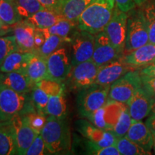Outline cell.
Listing matches in <instances>:
<instances>
[{"label":"cell","mask_w":155,"mask_h":155,"mask_svg":"<svg viewBox=\"0 0 155 155\" xmlns=\"http://www.w3.org/2000/svg\"><path fill=\"white\" fill-rule=\"evenodd\" d=\"M72 44V66L78 64L91 61L94 50L95 35L84 30L78 31L73 36L71 41Z\"/></svg>","instance_id":"9"},{"label":"cell","mask_w":155,"mask_h":155,"mask_svg":"<svg viewBox=\"0 0 155 155\" xmlns=\"http://www.w3.org/2000/svg\"><path fill=\"white\" fill-rule=\"evenodd\" d=\"M154 99V96L144 86L137 89L127 104L132 120L139 121L150 115Z\"/></svg>","instance_id":"12"},{"label":"cell","mask_w":155,"mask_h":155,"mask_svg":"<svg viewBox=\"0 0 155 155\" xmlns=\"http://www.w3.org/2000/svg\"><path fill=\"white\" fill-rule=\"evenodd\" d=\"M134 1L136 5L141 6L144 5V4L146 3L148 0H134Z\"/></svg>","instance_id":"47"},{"label":"cell","mask_w":155,"mask_h":155,"mask_svg":"<svg viewBox=\"0 0 155 155\" xmlns=\"http://www.w3.org/2000/svg\"><path fill=\"white\" fill-rule=\"evenodd\" d=\"M142 10L148 29L149 40L150 42L155 43V0L147 2Z\"/></svg>","instance_id":"32"},{"label":"cell","mask_w":155,"mask_h":155,"mask_svg":"<svg viewBox=\"0 0 155 155\" xmlns=\"http://www.w3.org/2000/svg\"><path fill=\"white\" fill-rule=\"evenodd\" d=\"M121 56L112 45L104 31L95 35L94 50L91 61L98 66H102Z\"/></svg>","instance_id":"15"},{"label":"cell","mask_w":155,"mask_h":155,"mask_svg":"<svg viewBox=\"0 0 155 155\" xmlns=\"http://www.w3.org/2000/svg\"><path fill=\"white\" fill-rule=\"evenodd\" d=\"M40 134L50 154H61L71 150V134L66 119L48 116Z\"/></svg>","instance_id":"2"},{"label":"cell","mask_w":155,"mask_h":155,"mask_svg":"<svg viewBox=\"0 0 155 155\" xmlns=\"http://www.w3.org/2000/svg\"><path fill=\"white\" fill-rule=\"evenodd\" d=\"M110 86L94 84L83 89L78 98V109L83 117H90L95 111L106 104Z\"/></svg>","instance_id":"4"},{"label":"cell","mask_w":155,"mask_h":155,"mask_svg":"<svg viewBox=\"0 0 155 155\" xmlns=\"http://www.w3.org/2000/svg\"><path fill=\"white\" fill-rule=\"evenodd\" d=\"M124 61L133 69L147 67L155 62V43H148L122 56Z\"/></svg>","instance_id":"17"},{"label":"cell","mask_w":155,"mask_h":155,"mask_svg":"<svg viewBox=\"0 0 155 155\" xmlns=\"http://www.w3.org/2000/svg\"><path fill=\"white\" fill-rule=\"evenodd\" d=\"M151 114H155V96H154V103H153L152 109V113H151Z\"/></svg>","instance_id":"49"},{"label":"cell","mask_w":155,"mask_h":155,"mask_svg":"<svg viewBox=\"0 0 155 155\" xmlns=\"http://www.w3.org/2000/svg\"><path fill=\"white\" fill-rule=\"evenodd\" d=\"M152 137H153V150L155 153V131H152Z\"/></svg>","instance_id":"48"},{"label":"cell","mask_w":155,"mask_h":155,"mask_svg":"<svg viewBox=\"0 0 155 155\" xmlns=\"http://www.w3.org/2000/svg\"><path fill=\"white\" fill-rule=\"evenodd\" d=\"M106 108L105 106H103L99 109L95 111L90 117L88 119L90 120L91 122L96 127L100 128V129H106V130L110 131L109 125L108 124L106 119Z\"/></svg>","instance_id":"37"},{"label":"cell","mask_w":155,"mask_h":155,"mask_svg":"<svg viewBox=\"0 0 155 155\" xmlns=\"http://www.w3.org/2000/svg\"><path fill=\"white\" fill-rule=\"evenodd\" d=\"M25 95L0 82V121L7 123L21 114L26 102Z\"/></svg>","instance_id":"6"},{"label":"cell","mask_w":155,"mask_h":155,"mask_svg":"<svg viewBox=\"0 0 155 155\" xmlns=\"http://www.w3.org/2000/svg\"><path fill=\"white\" fill-rule=\"evenodd\" d=\"M114 0H94L83 11L78 19V28L93 35L104 31L113 15Z\"/></svg>","instance_id":"1"},{"label":"cell","mask_w":155,"mask_h":155,"mask_svg":"<svg viewBox=\"0 0 155 155\" xmlns=\"http://www.w3.org/2000/svg\"><path fill=\"white\" fill-rule=\"evenodd\" d=\"M0 82L15 91L25 94L32 91L35 86L29 78L27 73L22 72H0Z\"/></svg>","instance_id":"20"},{"label":"cell","mask_w":155,"mask_h":155,"mask_svg":"<svg viewBox=\"0 0 155 155\" xmlns=\"http://www.w3.org/2000/svg\"><path fill=\"white\" fill-rule=\"evenodd\" d=\"M114 1H115L116 7L124 12H129L136 7V4L134 0H114Z\"/></svg>","instance_id":"41"},{"label":"cell","mask_w":155,"mask_h":155,"mask_svg":"<svg viewBox=\"0 0 155 155\" xmlns=\"http://www.w3.org/2000/svg\"><path fill=\"white\" fill-rule=\"evenodd\" d=\"M18 50L19 48L15 35L0 37V68L9 54Z\"/></svg>","instance_id":"34"},{"label":"cell","mask_w":155,"mask_h":155,"mask_svg":"<svg viewBox=\"0 0 155 155\" xmlns=\"http://www.w3.org/2000/svg\"><path fill=\"white\" fill-rule=\"evenodd\" d=\"M25 116H26L31 127L38 134L41 133V131L45 124L46 119H47L45 115L35 111L26 114Z\"/></svg>","instance_id":"36"},{"label":"cell","mask_w":155,"mask_h":155,"mask_svg":"<svg viewBox=\"0 0 155 155\" xmlns=\"http://www.w3.org/2000/svg\"><path fill=\"white\" fill-rule=\"evenodd\" d=\"M5 124V123H3V122H1V121H0V126L2 125V124Z\"/></svg>","instance_id":"50"},{"label":"cell","mask_w":155,"mask_h":155,"mask_svg":"<svg viewBox=\"0 0 155 155\" xmlns=\"http://www.w3.org/2000/svg\"><path fill=\"white\" fill-rule=\"evenodd\" d=\"M146 124L151 131H155V114H152L146 121Z\"/></svg>","instance_id":"46"},{"label":"cell","mask_w":155,"mask_h":155,"mask_svg":"<svg viewBox=\"0 0 155 155\" xmlns=\"http://www.w3.org/2000/svg\"><path fill=\"white\" fill-rule=\"evenodd\" d=\"M40 30L43 32L45 38L49 35H55L63 38L73 39L75 34L79 30V28L78 25L76 23L63 18L53 26L46 29H40Z\"/></svg>","instance_id":"25"},{"label":"cell","mask_w":155,"mask_h":155,"mask_svg":"<svg viewBox=\"0 0 155 155\" xmlns=\"http://www.w3.org/2000/svg\"><path fill=\"white\" fill-rule=\"evenodd\" d=\"M36 85L42 89L49 96L58 95L64 91V86L62 83L52 79H43L37 83Z\"/></svg>","instance_id":"35"},{"label":"cell","mask_w":155,"mask_h":155,"mask_svg":"<svg viewBox=\"0 0 155 155\" xmlns=\"http://www.w3.org/2000/svg\"><path fill=\"white\" fill-rule=\"evenodd\" d=\"M45 41V37L43 32L40 29L36 28L35 37V49L34 53H35L36 50L41 47Z\"/></svg>","instance_id":"43"},{"label":"cell","mask_w":155,"mask_h":155,"mask_svg":"<svg viewBox=\"0 0 155 155\" xmlns=\"http://www.w3.org/2000/svg\"><path fill=\"white\" fill-rule=\"evenodd\" d=\"M45 150H47V149L45 141L41 134H39L28 148L25 155H43L45 154Z\"/></svg>","instance_id":"38"},{"label":"cell","mask_w":155,"mask_h":155,"mask_svg":"<svg viewBox=\"0 0 155 155\" xmlns=\"http://www.w3.org/2000/svg\"><path fill=\"white\" fill-rule=\"evenodd\" d=\"M63 18V17L59 13L45 8L26 19L37 28L46 29L53 26Z\"/></svg>","instance_id":"24"},{"label":"cell","mask_w":155,"mask_h":155,"mask_svg":"<svg viewBox=\"0 0 155 155\" xmlns=\"http://www.w3.org/2000/svg\"><path fill=\"white\" fill-rule=\"evenodd\" d=\"M94 1V0H63L61 15L63 18L78 24L81 14Z\"/></svg>","instance_id":"22"},{"label":"cell","mask_w":155,"mask_h":155,"mask_svg":"<svg viewBox=\"0 0 155 155\" xmlns=\"http://www.w3.org/2000/svg\"><path fill=\"white\" fill-rule=\"evenodd\" d=\"M125 137L131 141L137 143L147 152L151 153L153 149V137L152 131L146 123L141 120H132L131 124Z\"/></svg>","instance_id":"18"},{"label":"cell","mask_w":155,"mask_h":155,"mask_svg":"<svg viewBox=\"0 0 155 155\" xmlns=\"http://www.w3.org/2000/svg\"><path fill=\"white\" fill-rule=\"evenodd\" d=\"M0 19L6 25L11 26L22 20L15 0H0Z\"/></svg>","instance_id":"27"},{"label":"cell","mask_w":155,"mask_h":155,"mask_svg":"<svg viewBox=\"0 0 155 155\" xmlns=\"http://www.w3.org/2000/svg\"><path fill=\"white\" fill-rule=\"evenodd\" d=\"M128 15L115 7L113 15L104 31L112 45L120 55H124L127 38Z\"/></svg>","instance_id":"7"},{"label":"cell","mask_w":155,"mask_h":155,"mask_svg":"<svg viewBox=\"0 0 155 155\" xmlns=\"http://www.w3.org/2000/svg\"><path fill=\"white\" fill-rule=\"evenodd\" d=\"M46 115L53 116L58 119H66L67 104L64 91L58 95L49 97L46 108Z\"/></svg>","instance_id":"26"},{"label":"cell","mask_w":155,"mask_h":155,"mask_svg":"<svg viewBox=\"0 0 155 155\" xmlns=\"http://www.w3.org/2000/svg\"><path fill=\"white\" fill-rule=\"evenodd\" d=\"M134 70L120 57L99 68L94 84L111 86L129 71Z\"/></svg>","instance_id":"14"},{"label":"cell","mask_w":155,"mask_h":155,"mask_svg":"<svg viewBox=\"0 0 155 155\" xmlns=\"http://www.w3.org/2000/svg\"><path fill=\"white\" fill-rule=\"evenodd\" d=\"M10 121L15 129L17 154L25 155L28 148L39 134L31 127L25 115L17 116Z\"/></svg>","instance_id":"13"},{"label":"cell","mask_w":155,"mask_h":155,"mask_svg":"<svg viewBox=\"0 0 155 155\" xmlns=\"http://www.w3.org/2000/svg\"><path fill=\"white\" fill-rule=\"evenodd\" d=\"M131 122H132V119L129 114L128 106H124L119 118L111 131L117 139L124 137L130 127Z\"/></svg>","instance_id":"29"},{"label":"cell","mask_w":155,"mask_h":155,"mask_svg":"<svg viewBox=\"0 0 155 155\" xmlns=\"http://www.w3.org/2000/svg\"><path fill=\"white\" fill-rule=\"evenodd\" d=\"M71 41H72V39L52 35L45 38V41L42 44V45L37 50L35 53L43 56L45 58H48L55 50L61 48V46L63 45L64 44L71 42Z\"/></svg>","instance_id":"28"},{"label":"cell","mask_w":155,"mask_h":155,"mask_svg":"<svg viewBox=\"0 0 155 155\" xmlns=\"http://www.w3.org/2000/svg\"><path fill=\"white\" fill-rule=\"evenodd\" d=\"M34 55L33 52H25L20 50L14 51L5 58L0 68V72L27 73L29 63Z\"/></svg>","instance_id":"19"},{"label":"cell","mask_w":155,"mask_h":155,"mask_svg":"<svg viewBox=\"0 0 155 155\" xmlns=\"http://www.w3.org/2000/svg\"><path fill=\"white\" fill-rule=\"evenodd\" d=\"M116 147L119 150L121 155H147L152 154L147 152L142 147L137 143L131 141L127 137H123L118 138L116 143Z\"/></svg>","instance_id":"30"},{"label":"cell","mask_w":155,"mask_h":155,"mask_svg":"<svg viewBox=\"0 0 155 155\" xmlns=\"http://www.w3.org/2000/svg\"><path fill=\"white\" fill-rule=\"evenodd\" d=\"M49 97L42 89L37 85L33 87L31 94V99L33 102L36 111L38 113L46 115V108L48 106Z\"/></svg>","instance_id":"33"},{"label":"cell","mask_w":155,"mask_h":155,"mask_svg":"<svg viewBox=\"0 0 155 155\" xmlns=\"http://www.w3.org/2000/svg\"><path fill=\"white\" fill-rule=\"evenodd\" d=\"M45 9L55 11L61 14L63 0H38Z\"/></svg>","instance_id":"40"},{"label":"cell","mask_w":155,"mask_h":155,"mask_svg":"<svg viewBox=\"0 0 155 155\" xmlns=\"http://www.w3.org/2000/svg\"><path fill=\"white\" fill-rule=\"evenodd\" d=\"M142 80L143 86L147 90L155 96V77L147 76V75H141Z\"/></svg>","instance_id":"42"},{"label":"cell","mask_w":155,"mask_h":155,"mask_svg":"<svg viewBox=\"0 0 155 155\" xmlns=\"http://www.w3.org/2000/svg\"><path fill=\"white\" fill-rule=\"evenodd\" d=\"M17 154L15 129L11 121L0 126V155Z\"/></svg>","instance_id":"21"},{"label":"cell","mask_w":155,"mask_h":155,"mask_svg":"<svg viewBox=\"0 0 155 155\" xmlns=\"http://www.w3.org/2000/svg\"><path fill=\"white\" fill-rule=\"evenodd\" d=\"M36 28L28 19H22L13 25L12 32L16 38L19 50L35 52V37Z\"/></svg>","instance_id":"16"},{"label":"cell","mask_w":155,"mask_h":155,"mask_svg":"<svg viewBox=\"0 0 155 155\" xmlns=\"http://www.w3.org/2000/svg\"><path fill=\"white\" fill-rule=\"evenodd\" d=\"M99 68L91 60L72 66L66 78L68 84L74 90L90 87L95 83Z\"/></svg>","instance_id":"8"},{"label":"cell","mask_w":155,"mask_h":155,"mask_svg":"<svg viewBox=\"0 0 155 155\" xmlns=\"http://www.w3.org/2000/svg\"><path fill=\"white\" fill-rule=\"evenodd\" d=\"M48 79L62 83L66 80L72 65L67 50L61 47L47 58Z\"/></svg>","instance_id":"10"},{"label":"cell","mask_w":155,"mask_h":155,"mask_svg":"<svg viewBox=\"0 0 155 155\" xmlns=\"http://www.w3.org/2000/svg\"><path fill=\"white\" fill-rule=\"evenodd\" d=\"M88 148L89 154L96 155H120L119 151L116 145L111 146L97 147L88 143Z\"/></svg>","instance_id":"39"},{"label":"cell","mask_w":155,"mask_h":155,"mask_svg":"<svg viewBox=\"0 0 155 155\" xmlns=\"http://www.w3.org/2000/svg\"><path fill=\"white\" fill-rule=\"evenodd\" d=\"M142 86L139 71L131 70L110 86L108 100L127 104L136 91Z\"/></svg>","instance_id":"5"},{"label":"cell","mask_w":155,"mask_h":155,"mask_svg":"<svg viewBox=\"0 0 155 155\" xmlns=\"http://www.w3.org/2000/svg\"><path fill=\"white\" fill-rule=\"evenodd\" d=\"M19 15L23 19H28L45 7L38 0H15Z\"/></svg>","instance_id":"31"},{"label":"cell","mask_w":155,"mask_h":155,"mask_svg":"<svg viewBox=\"0 0 155 155\" xmlns=\"http://www.w3.org/2000/svg\"><path fill=\"white\" fill-rule=\"evenodd\" d=\"M141 75H147V76L155 77V62L144 67L139 71Z\"/></svg>","instance_id":"44"},{"label":"cell","mask_w":155,"mask_h":155,"mask_svg":"<svg viewBox=\"0 0 155 155\" xmlns=\"http://www.w3.org/2000/svg\"><path fill=\"white\" fill-rule=\"evenodd\" d=\"M27 74L34 85L43 79H48L47 58L35 53L29 63Z\"/></svg>","instance_id":"23"},{"label":"cell","mask_w":155,"mask_h":155,"mask_svg":"<svg viewBox=\"0 0 155 155\" xmlns=\"http://www.w3.org/2000/svg\"><path fill=\"white\" fill-rule=\"evenodd\" d=\"M77 130L88 139V144L97 147L116 145L117 138L111 131L100 129L85 120L76 122Z\"/></svg>","instance_id":"11"},{"label":"cell","mask_w":155,"mask_h":155,"mask_svg":"<svg viewBox=\"0 0 155 155\" xmlns=\"http://www.w3.org/2000/svg\"><path fill=\"white\" fill-rule=\"evenodd\" d=\"M13 26L6 25L0 19V37L5 36L7 34L12 32Z\"/></svg>","instance_id":"45"},{"label":"cell","mask_w":155,"mask_h":155,"mask_svg":"<svg viewBox=\"0 0 155 155\" xmlns=\"http://www.w3.org/2000/svg\"><path fill=\"white\" fill-rule=\"evenodd\" d=\"M128 15L127 38L124 55L150 42L144 12L133 9Z\"/></svg>","instance_id":"3"}]
</instances>
